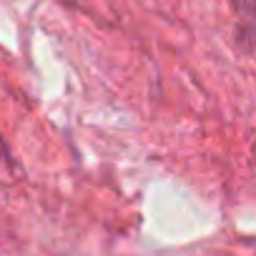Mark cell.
Wrapping results in <instances>:
<instances>
[{
    "mask_svg": "<svg viewBox=\"0 0 256 256\" xmlns=\"http://www.w3.org/2000/svg\"><path fill=\"white\" fill-rule=\"evenodd\" d=\"M3 156H6V154H3V144H0V161H3Z\"/></svg>",
    "mask_w": 256,
    "mask_h": 256,
    "instance_id": "obj_1",
    "label": "cell"
}]
</instances>
